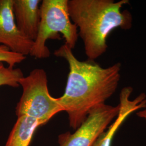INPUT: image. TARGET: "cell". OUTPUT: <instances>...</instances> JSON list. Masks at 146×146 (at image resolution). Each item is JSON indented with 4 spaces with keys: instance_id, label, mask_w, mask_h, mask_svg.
<instances>
[{
    "instance_id": "52a82bcc",
    "label": "cell",
    "mask_w": 146,
    "mask_h": 146,
    "mask_svg": "<svg viewBox=\"0 0 146 146\" xmlns=\"http://www.w3.org/2000/svg\"><path fill=\"white\" fill-rule=\"evenodd\" d=\"M133 88L126 87L120 94V111L114 122L98 139L93 146H110L112 139L120 125L133 112L146 107V95L141 93L134 100L131 99Z\"/></svg>"
},
{
    "instance_id": "8fae6325",
    "label": "cell",
    "mask_w": 146,
    "mask_h": 146,
    "mask_svg": "<svg viewBox=\"0 0 146 146\" xmlns=\"http://www.w3.org/2000/svg\"><path fill=\"white\" fill-rule=\"evenodd\" d=\"M26 58V56L20 54L13 52L3 45H0V62L6 63L10 68L20 64Z\"/></svg>"
},
{
    "instance_id": "6da1fadb",
    "label": "cell",
    "mask_w": 146,
    "mask_h": 146,
    "mask_svg": "<svg viewBox=\"0 0 146 146\" xmlns=\"http://www.w3.org/2000/svg\"><path fill=\"white\" fill-rule=\"evenodd\" d=\"M54 55L64 58L69 68L64 93L58 103L68 115L69 123L76 129L89 113L115 93L121 78L120 62L102 67L95 61H81L65 44Z\"/></svg>"
},
{
    "instance_id": "30bf717a",
    "label": "cell",
    "mask_w": 146,
    "mask_h": 146,
    "mask_svg": "<svg viewBox=\"0 0 146 146\" xmlns=\"http://www.w3.org/2000/svg\"><path fill=\"white\" fill-rule=\"evenodd\" d=\"M23 76L21 69L6 67L4 63L0 62V87L7 86L17 88L20 86V80Z\"/></svg>"
},
{
    "instance_id": "277c9868",
    "label": "cell",
    "mask_w": 146,
    "mask_h": 146,
    "mask_svg": "<svg viewBox=\"0 0 146 146\" xmlns=\"http://www.w3.org/2000/svg\"><path fill=\"white\" fill-rule=\"evenodd\" d=\"M22 94L15 108L17 116L26 115L44 125L54 116L63 111L58 98L51 96L48 87L46 71L41 68L31 70L19 81Z\"/></svg>"
},
{
    "instance_id": "ba28073f",
    "label": "cell",
    "mask_w": 146,
    "mask_h": 146,
    "mask_svg": "<svg viewBox=\"0 0 146 146\" xmlns=\"http://www.w3.org/2000/svg\"><path fill=\"white\" fill-rule=\"evenodd\" d=\"M40 0H13V13L21 33L34 41L40 21Z\"/></svg>"
},
{
    "instance_id": "5b68a950",
    "label": "cell",
    "mask_w": 146,
    "mask_h": 146,
    "mask_svg": "<svg viewBox=\"0 0 146 146\" xmlns=\"http://www.w3.org/2000/svg\"><path fill=\"white\" fill-rule=\"evenodd\" d=\"M120 106L101 104L89 114L74 133L59 136L60 146H93L110 123L116 118Z\"/></svg>"
},
{
    "instance_id": "9c48e42d",
    "label": "cell",
    "mask_w": 146,
    "mask_h": 146,
    "mask_svg": "<svg viewBox=\"0 0 146 146\" xmlns=\"http://www.w3.org/2000/svg\"><path fill=\"white\" fill-rule=\"evenodd\" d=\"M41 125V122L30 116H18L5 146H29L35 131Z\"/></svg>"
},
{
    "instance_id": "3957f363",
    "label": "cell",
    "mask_w": 146,
    "mask_h": 146,
    "mask_svg": "<svg viewBox=\"0 0 146 146\" xmlns=\"http://www.w3.org/2000/svg\"><path fill=\"white\" fill-rule=\"evenodd\" d=\"M68 0H43L40 5V21L38 33L30 55L37 59L49 58L50 52L46 46L49 39L65 40L70 49L75 48L78 40V29L71 21Z\"/></svg>"
},
{
    "instance_id": "7a4b0ae2",
    "label": "cell",
    "mask_w": 146,
    "mask_h": 146,
    "mask_svg": "<svg viewBox=\"0 0 146 146\" xmlns=\"http://www.w3.org/2000/svg\"><path fill=\"white\" fill-rule=\"evenodd\" d=\"M128 0H68V11L84 43L88 61H95L106 52L107 38L115 29L129 30L133 16L123 6Z\"/></svg>"
},
{
    "instance_id": "8992f818",
    "label": "cell",
    "mask_w": 146,
    "mask_h": 146,
    "mask_svg": "<svg viewBox=\"0 0 146 146\" xmlns=\"http://www.w3.org/2000/svg\"><path fill=\"white\" fill-rule=\"evenodd\" d=\"M13 0H0V45L26 56L30 55L34 41L18 29L13 13Z\"/></svg>"
},
{
    "instance_id": "7c38bea8",
    "label": "cell",
    "mask_w": 146,
    "mask_h": 146,
    "mask_svg": "<svg viewBox=\"0 0 146 146\" xmlns=\"http://www.w3.org/2000/svg\"><path fill=\"white\" fill-rule=\"evenodd\" d=\"M136 115L146 122V107L145 108L138 110V111L136 113Z\"/></svg>"
}]
</instances>
